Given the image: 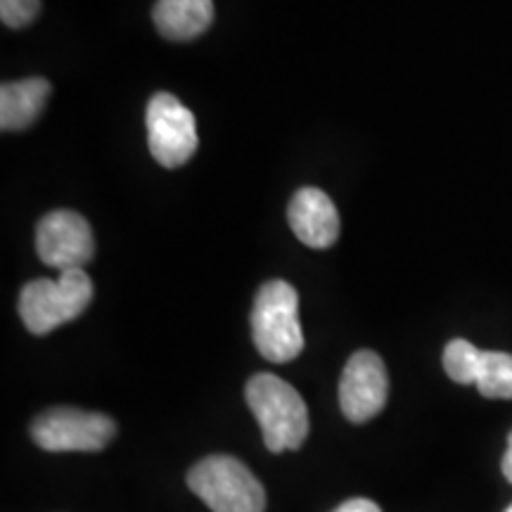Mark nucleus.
<instances>
[{
    "label": "nucleus",
    "instance_id": "f257e3e1",
    "mask_svg": "<svg viewBox=\"0 0 512 512\" xmlns=\"http://www.w3.org/2000/svg\"><path fill=\"white\" fill-rule=\"evenodd\" d=\"M245 399L271 453L294 451L309 437V408L292 384L271 373H259L247 382Z\"/></svg>",
    "mask_w": 512,
    "mask_h": 512
},
{
    "label": "nucleus",
    "instance_id": "f03ea898",
    "mask_svg": "<svg viewBox=\"0 0 512 512\" xmlns=\"http://www.w3.org/2000/svg\"><path fill=\"white\" fill-rule=\"evenodd\" d=\"M252 335L259 354L271 363H287L304 351L299 325V294L285 280L261 285L252 309Z\"/></svg>",
    "mask_w": 512,
    "mask_h": 512
},
{
    "label": "nucleus",
    "instance_id": "7ed1b4c3",
    "mask_svg": "<svg viewBox=\"0 0 512 512\" xmlns=\"http://www.w3.org/2000/svg\"><path fill=\"white\" fill-rule=\"evenodd\" d=\"M93 302V280L83 268L62 271L60 278H38L22 287L19 316L34 335H48L79 318Z\"/></svg>",
    "mask_w": 512,
    "mask_h": 512
},
{
    "label": "nucleus",
    "instance_id": "20e7f679",
    "mask_svg": "<svg viewBox=\"0 0 512 512\" xmlns=\"http://www.w3.org/2000/svg\"><path fill=\"white\" fill-rule=\"evenodd\" d=\"M188 486L214 512H264L266 491L245 463L209 456L188 472Z\"/></svg>",
    "mask_w": 512,
    "mask_h": 512
},
{
    "label": "nucleus",
    "instance_id": "39448f33",
    "mask_svg": "<svg viewBox=\"0 0 512 512\" xmlns=\"http://www.w3.org/2000/svg\"><path fill=\"white\" fill-rule=\"evenodd\" d=\"M117 434L110 415L81 411V408H50L31 425V439L50 453L100 451Z\"/></svg>",
    "mask_w": 512,
    "mask_h": 512
},
{
    "label": "nucleus",
    "instance_id": "423d86ee",
    "mask_svg": "<svg viewBox=\"0 0 512 512\" xmlns=\"http://www.w3.org/2000/svg\"><path fill=\"white\" fill-rule=\"evenodd\" d=\"M147 147L152 157L166 169H178L197 152L195 117L181 100L171 93L152 95L145 114Z\"/></svg>",
    "mask_w": 512,
    "mask_h": 512
},
{
    "label": "nucleus",
    "instance_id": "0eeeda50",
    "mask_svg": "<svg viewBox=\"0 0 512 512\" xmlns=\"http://www.w3.org/2000/svg\"><path fill=\"white\" fill-rule=\"evenodd\" d=\"M36 252L43 264L60 273L83 268L95 254L91 223L76 211H50L36 226Z\"/></svg>",
    "mask_w": 512,
    "mask_h": 512
},
{
    "label": "nucleus",
    "instance_id": "6e6552de",
    "mask_svg": "<svg viewBox=\"0 0 512 512\" xmlns=\"http://www.w3.org/2000/svg\"><path fill=\"white\" fill-rule=\"evenodd\" d=\"M389 377L384 361L375 351H356L344 366L339 380V406L344 418L356 422L373 420L387 403Z\"/></svg>",
    "mask_w": 512,
    "mask_h": 512
},
{
    "label": "nucleus",
    "instance_id": "1a4fd4ad",
    "mask_svg": "<svg viewBox=\"0 0 512 512\" xmlns=\"http://www.w3.org/2000/svg\"><path fill=\"white\" fill-rule=\"evenodd\" d=\"M290 228L306 247L328 249L339 238V214L332 200L318 188H302L287 209Z\"/></svg>",
    "mask_w": 512,
    "mask_h": 512
},
{
    "label": "nucleus",
    "instance_id": "9d476101",
    "mask_svg": "<svg viewBox=\"0 0 512 512\" xmlns=\"http://www.w3.org/2000/svg\"><path fill=\"white\" fill-rule=\"evenodd\" d=\"M50 81L31 76L0 86V128L3 131H24L46 110L50 98Z\"/></svg>",
    "mask_w": 512,
    "mask_h": 512
},
{
    "label": "nucleus",
    "instance_id": "9b49d317",
    "mask_svg": "<svg viewBox=\"0 0 512 512\" xmlns=\"http://www.w3.org/2000/svg\"><path fill=\"white\" fill-rule=\"evenodd\" d=\"M152 19L169 41H192L214 22V0H157Z\"/></svg>",
    "mask_w": 512,
    "mask_h": 512
},
{
    "label": "nucleus",
    "instance_id": "f8f14e48",
    "mask_svg": "<svg viewBox=\"0 0 512 512\" xmlns=\"http://www.w3.org/2000/svg\"><path fill=\"white\" fill-rule=\"evenodd\" d=\"M475 387L486 399H512V354L479 351Z\"/></svg>",
    "mask_w": 512,
    "mask_h": 512
},
{
    "label": "nucleus",
    "instance_id": "ddd939ff",
    "mask_svg": "<svg viewBox=\"0 0 512 512\" xmlns=\"http://www.w3.org/2000/svg\"><path fill=\"white\" fill-rule=\"evenodd\" d=\"M479 351L467 339H453L444 349V370L453 382L475 384V368L479 361Z\"/></svg>",
    "mask_w": 512,
    "mask_h": 512
},
{
    "label": "nucleus",
    "instance_id": "4468645a",
    "mask_svg": "<svg viewBox=\"0 0 512 512\" xmlns=\"http://www.w3.org/2000/svg\"><path fill=\"white\" fill-rule=\"evenodd\" d=\"M41 12V0H0V19L8 29H24Z\"/></svg>",
    "mask_w": 512,
    "mask_h": 512
},
{
    "label": "nucleus",
    "instance_id": "2eb2a0df",
    "mask_svg": "<svg viewBox=\"0 0 512 512\" xmlns=\"http://www.w3.org/2000/svg\"><path fill=\"white\" fill-rule=\"evenodd\" d=\"M332 512H382L380 505L375 501H370V498H351V501L342 503L337 510Z\"/></svg>",
    "mask_w": 512,
    "mask_h": 512
},
{
    "label": "nucleus",
    "instance_id": "dca6fc26",
    "mask_svg": "<svg viewBox=\"0 0 512 512\" xmlns=\"http://www.w3.org/2000/svg\"><path fill=\"white\" fill-rule=\"evenodd\" d=\"M501 467H503L505 479H508V482L512 484V432H510V437H508V448H505V456H503Z\"/></svg>",
    "mask_w": 512,
    "mask_h": 512
},
{
    "label": "nucleus",
    "instance_id": "f3484780",
    "mask_svg": "<svg viewBox=\"0 0 512 512\" xmlns=\"http://www.w3.org/2000/svg\"><path fill=\"white\" fill-rule=\"evenodd\" d=\"M505 512H512V505H510V508H508V510H505Z\"/></svg>",
    "mask_w": 512,
    "mask_h": 512
}]
</instances>
